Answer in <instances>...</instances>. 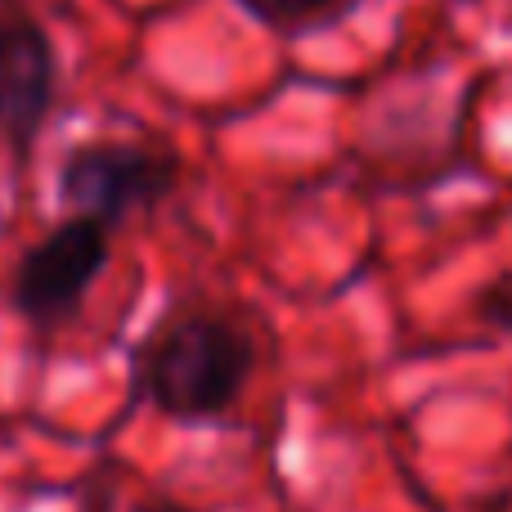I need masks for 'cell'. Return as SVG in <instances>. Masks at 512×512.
Instances as JSON below:
<instances>
[{
	"label": "cell",
	"mask_w": 512,
	"mask_h": 512,
	"mask_svg": "<svg viewBox=\"0 0 512 512\" xmlns=\"http://www.w3.org/2000/svg\"><path fill=\"white\" fill-rule=\"evenodd\" d=\"M256 342L234 315L212 306L171 310L149 328L131 360L135 396L171 423H212L243 396Z\"/></svg>",
	"instance_id": "6da1fadb"
},
{
	"label": "cell",
	"mask_w": 512,
	"mask_h": 512,
	"mask_svg": "<svg viewBox=\"0 0 512 512\" xmlns=\"http://www.w3.org/2000/svg\"><path fill=\"white\" fill-rule=\"evenodd\" d=\"M108 225L86 221V216H63L59 225L41 234L32 248H23L9 279V301L18 319L32 324L36 333L63 328L81 306L90 288L113 261V239Z\"/></svg>",
	"instance_id": "7a4b0ae2"
},
{
	"label": "cell",
	"mask_w": 512,
	"mask_h": 512,
	"mask_svg": "<svg viewBox=\"0 0 512 512\" xmlns=\"http://www.w3.org/2000/svg\"><path fill=\"white\" fill-rule=\"evenodd\" d=\"M176 180V153L144 149V144L126 140H86L63 153L54 194L72 216H86V221L117 230L131 212L158 207L176 189Z\"/></svg>",
	"instance_id": "3957f363"
},
{
	"label": "cell",
	"mask_w": 512,
	"mask_h": 512,
	"mask_svg": "<svg viewBox=\"0 0 512 512\" xmlns=\"http://www.w3.org/2000/svg\"><path fill=\"white\" fill-rule=\"evenodd\" d=\"M59 104V50L27 9L0 14V140L14 167H27Z\"/></svg>",
	"instance_id": "277c9868"
},
{
	"label": "cell",
	"mask_w": 512,
	"mask_h": 512,
	"mask_svg": "<svg viewBox=\"0 0 512 512\" xmlns=\"http://www.w3.org/2000/svg\"><path fill=\"white\" fill-rule=\"evenodd\" d=\"M239 5L270 27H306L324 18L328 9H337L342 0H239Z\"/></svg>",
	"instance_id": "5b68a950"
},
{
	"label": "cell",
	"mask_w": 512,
	"mask_h": 512,
	"mask_svg": "<svg viewBox=\"0 0 512 512\" xmlns=\"http://www.w3.org/2000/svg\"><path fill=\"white\" fill-rule=\"evenodd\" d=\"M477 315L486 319L490 328H499V333H512V270L499 274V279H490L486 288H481Z\"/></svg>",
	"instance_id": "8992f818"
},
{
	"label": "cell",
	"mask_w": 512,
	"mask_h": 512,
	"mask_svg": "<svg viewBox=\"0 0 512 512\" xmlns=\"http://www.w3.org/2000/svg\"><path fill=\"white\" fill-rule=\"evenodd\" d=\"M135 512H198V508H189V504H176V499H149V504H140Z\"/></svg>",
	"instance_id": "52a82bcc"
}]
</instances>
